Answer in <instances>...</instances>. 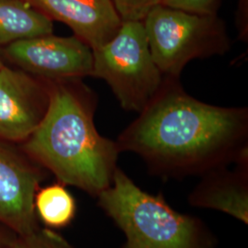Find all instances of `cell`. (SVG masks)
<instances>
[{"label": "cell", "mask_w": 248, "mask_h": 248, "mask_svg": "<svg viewBox=\"0 0 248 248\" xmlns=\"http://www.w3.org/2000/svg\"><path fill=\"white\" fill-rule=\"evenodd\" d=\"M191 206L226 213L248 224V165L234 170L216 169L202 176V180L188 196Z\"/></svg>", "instance_id": "obj_10"}, {"label": "cell", "mask_w": 248, "mask_h": 248, "mask_svg": "<svg viewBox=\"0 0 248 248\" xmlns=\"http://www.w3.org/2000/svg\"><path fill=\"white\" fill-rule=\"evenodd\" d=\"M46 17L61 21L92 51L108 42L122 25L111 0H25Z\"/></svg>", "instance_id": "obj_9"}, {"label": "cell", "mask_w": 248, "mask_h": 248, "mask_svg": "<svg viewBox=\"0 0 248 248\" xmlns=\"http://www.w3.org/2000/svg\"><path fill=\"white\" fill-rule=\"evenodd\" d=\"M11 242V239H9L7 236V234L0 230V248H7L9 247V243Z\"/></svg>", "instance_id": "obj_16"}, {"label": "cell", "mask_w": 248, "mask_h": 248, "mask_svg": "<svg viewBox=\"0 0 248 248\" xmlns=\"http://www.w3.org/2000/svg\"><path fill=\"white\" fill-rule=\"evenodd\" d=\"M160 4L173 9L201 15H215L220 6L219 0H160Z\"/></svg>", "instance_id": "obj_15"}, {"label": "cell", "mask_w": 248, "mask_h": 248, "mask_svg": "<svg viewBox=\"0 0 248 248\" xmlns=\"http://www.w3.org/2000/svg\"><path fill=\"white\" fill-rule=\"evenodd\" d=\"M91 77L104 80L125 110L144 108L164 75L152 56L142 21L124 20L115 35L93 51Z\"/></svg>", "instance_id": "obj_5"}, {"label": "cell", "mask_w": 248, "mask_h": 248, "mask_svg": "<svg viewBox=\"0 0 248 248\" xmlns=\"http://www.w3.org/2000/svg\"><path fill=\"white\" fill-rule=\"evenodd\" d=\"M152 56L164 76L179 78L194 59L224 55L232 48L217 15H201L158 4L142 20Z\"/></svg>", "instance_id": "obj_4"}, {"label": "cell", "mask_w": 248, "mask_h": 248, "mask_svg": "<svg viewBox=\"0 0 248 248\" xmlns=\"http://www.w3.org/2000/svg\"><path fill=\"white\" fill-rule=\"evenodd\" d=\"M4 64H5V63H4V61H3V57H2V55H1V53H0V67H2Z\"/></svg>", "instance_id": "obj_17"}, {"label": "cell", "mask_w": 248, "mask_h": 248, "mask_svg": "<svg viewBox=\"0 0 248 248\" xmlns=\"http://www.w3.org/2000/svg\"><path fill=\"white\" fill-rule=\"evenodd\" d=\"M3 55L18 69L41 79H82L93 71V51L76 35L52 33L19 40L5 46Z\"/></svg>", "instance_id": "obj_6"}, {"label": "cell", "mask_w": 248, "mask_h": 248, "mask_svg": "<svg viewBox=\"0 0 248 248\" xmlns=\"http://www.w3.org/2000/svg\"><path fill=\"white\" fill-rule=\"evenodd\" d=\"M7 248H75L51 228L38 227L25 235H17Z\"/></svg>", "instance_id": "obj_13"}, {"label": "cell", "mask_w": 248, "mask_h": 248, "mask_svg": "<svg viewBox=\"0 0 248 248\" xmlns=\"http://www.w3.org/2000/svg\"><path fill=\"white\" fill-rule=\"evenodd\" d=\"M34 207L37 217L51 229L68 226L77 213L74 196L60 182L40 187L36 192Z\"/></svg>", "instance_id": "obj_12"}, {"label": "cell", "mask_w": 248, "mask_h": 248, "mask_svg": "<svg viewBox=\"0 0 248 248\" xmlns=\"http://www.w3.org/2000/svg\"><path fill=\"white\" fill-rule=\"evenodd\" d=\"M48 105L46 80L6 64L0 67V141L25 142L42 123Z\"/></svg>", "instance_id": "obj_7"}, {"label": "cell", "mask_w": 248, "mask_h": 248, "mask_svg": "<svg viewBox=\"0 0 248 248\" xmlns=\"http://www.w3.org/2000/svg\"><path fill=\"white\" fill-rule=\"evenodd\" d=\"M44 179L42 171L0 142V222L17 235L36 230V192Z\"/></svg>", "instance_id": "obj_8"}, {"label": "cell", "mask_w": 248, "mask_h": 248, "mask_svg": "<svg viewBox=\"0 0 248 248\" xmlns=\"http://www.w3.org/2000/svg\"><path fill=\"white\" fill-rule=\"evenodd\" d=\"M138 114L116 142L121 153L139 155L153 175L204 176L248 161V108L202 102L186 93L179 78L164 76Z\"/></svg>", "instance_id": "obj_1"}, {"label": "cell", "mask_w": 248, "mask_h": 248, "mask_svg": "<svg viewBox=\"0 0 248 248\" xmlns=\"http://www.w3.org/2000/svg\"><path fill=\"white\" fill-rule=\"evenodd\" d=\"M46 81L48 108L24 151L58 182L97 198L111 185L121 154L95 126L97 96L79 78Z\"/></svg>", "instance_id": "obj_2"}, {"label": "cell", "mask_w": 248, "mask_h": 248, "mask_svg": "<svg viewBox=\"0 0 248 248\" xmlns=\"http://www.w3.org/2000/svg\"><path fill=\"white\" fill-rule=\"evenodd\" d=\"M121 19L142 21L160 0H111Z\"/></svg>", "instance_id": "obj_14"}, {"label": "cell", "mask_w": 248, "mask_h": 248, "mask_svg": "<svg viewBox=\"0 0 248 248\" xmlns=\"http://www.w3.org/2000/svg\"><path fill=\"white\" fill-rule=\"evenodd\" d=\"M98 198L99 208L124 232L122 248H215L216 238L200 218L178 213L162 194L142 190L124 170Z\"/></svg>", "instance_id": "obj_3"}, {"label": "cell", "mask_w": 248, "mask_h": 248, "mask_svg": "<svg viewBox=\"0 0 248 248\" xmlns=\"http://www.w3.org/2000/svg\"><path fill=\"white\" fill-rule=\"evenodd\" d=\"M53 32V20L25 0H0V46Z\"/></svg>", "instance_id": "obj_11"}]
</instances>
